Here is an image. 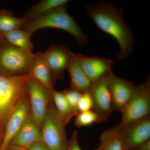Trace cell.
Masks as SVG:
<instances>
[{
  "label": "cell",
  "mask_w": 150,
  "mask_h": 150,
  "mask_svg": "<svg viewBox=\"0 0 150 150\" xmlns=\"http://www.w3.org/2000/svg\"><path fill=\"white\" fill-rule=\"evenodd\" d=\"M86 10L97 27L118 42L120 50L117 59L127 58L134 49V37L123 20L122 10L112 3L100 1L88 5Z\"/></svg>",
  "instance_id": "1"
},
{
  "label": "cell",
  "mask_w": 150,
  "mask_h": 150,
  "mask_svg": "<svg viewBox=\"0 0 150 150\" xmlns=\"http://www.w3.org/2000/svg\"><path fill=\"white\" fill-rule=\"evenodd\" d=\"M56 28L64 30L72 35L78 45L87 44L88 38L77 22L68 12L67 6L60 7L35 20L28 22L23 29L30 34L40 29Z\"/></svg>",
  "instance_id": "2"
},
{
  "label": "cell",
  "mask_w": 150,
  "mask_h": 150,
  "mask_svg": "<svg viewBox=\"0 0 150 150\" xmlns=\"http://www.w3.org/2000/svg\"><path fill=\"white\" fill-rule=\"evenodd\" d=\"M30 77L29 74L7 76L0 74V134L2 138L8 120L27 95Z\"/></svg>",
  "instance_id": "3"
},
{
  "label": "cell",
  "mask_w": 150,
  "mask_h": 150,
  "mask_svg": "<svg viewBox=\"0 0 150 150\" xmlns=\"http://www.w3.org/2000/svg\"><path fill=\"white\" fill-rule=\"evenodd\" d=\"M34 59L32 51L17 48L4 40L0 44V74L7 76L29 74Z\"/></svg>",
  "instance_id": "4"
},
{
  "label": "cell",
  "mask_w": 150,
  "mask_h": 150,
  "mask_svg": "<svg viewBox=\"0 0 150 150\" xmlns=\"http://www.w3.org/2000/svg\"><path fill=\"white\" fill-rule=\"evenodd\" d=\"M67 124L57 112L51 99L40 127L42 142L51 150H65L68 144Z\"/></svg>",
  "instance_id": "5"
},
{
  "label": "cell",
  "mask_w": 150,
  "mask_h": 150,
  "mask_svg": "<svg viewBox=\"0 0 150 150\" xmlns=\"http://www.w3.org/2000/svg\"><path fill=\"white\" fill-rule=\"evenodd\" d=\"M119 126L122 127L149 116L150 113V78L144 83L136 86L133 95L121 111Z\"/></svg>",
  "instance_id": "6"
},
{
  "label": "cell",
  "mask_w": 150,
  "mask_h": 150,
  "mask_svg": "<svg viewBox=\"0 0 150 150\" xmlns=\"http://www.w3.org/2000/svg\"><path fill=\"white\" fill-rule=\"evenodd\" d=\"M27 90L30 114L41 127L51 99V91L46 89L37 81L30 77L28 82Z\"/></svg>",
  "instance_id": "7"
},
{
  "label": "cell",
  "mask_w": 150,
  "mask_h": 150,
  "mask_svg": "<svg viewBox=\"0 0 150 150\" xmlns=\"http://www.w3.org/2000/svg\"><path fill=\"white\" fill-rule=\"evenodd\" d=\"M88 91L93 102V110L105 121L114 110L107 74L92 83Z\"/></svg>",
  "instance_id": "8"
},
{
  "label": "cell",
  "mask_w": 150,
  "mask_h": 150,
  "mask_svg": "<svg viewBox=\"0 0 150 150\" xmlns=\"http://www.w3.org/2000/svg\"><path fill=\"white\" fill-rule=\"evenodd\" d=\"M121 127L120 139L125 149H134L150 140V115Z\"/></svg>",
  "instance_id": "9"
},
{
  "label": "cell",
  "mask_w": 150,
  "mask_h": 150,
  "mask_svg": "<svg viewBox=\"0 0 150 150\" xmlns=\"http://www.w3.org/2000/svg\"><path fill=\"white\" fill-rule=\"evenodd\" d=\"M114 110L121 112L133 95L136 86L133 83L117 76L112 71L107 74Z\"/></svg>",
  "instance_id": "10"
},
{
  "label": "cell",
  "mask_w": 150,
  "mask_h": 150,
  "mask_svg": "<svg viewBox=\"0 0 150 150\" xmlns=\"http://www.w3.org/2000/svg\"><path fill=\"white\" fill-rule=\"evenodd\" d=\"M30 113L28 93L12 113L6 124L0 150H5L16 136L23 124Z\"/></svg>",
  "instance_id": "11"
},
{
  "label": "cell",
  "mask_w": 150,
  "mask_h": 150,
  "mask_svg": "<svg viewBox=\"0 0 150 150\" xmlns=\"http://www.w3.org/2000/svg\"><path fill=\"white\" fill-rule=\"evenodd\" d=\"M78 63L92 83L112 71L113 61L110 59L97 56H84L75 54Z\"/></svg>",
  "instance_id": "12"
},
{
  "label": "cell",
  "mask_w": 150,
  "mask_h": 150,
  "mask_svg": "<svg viewBox=\"0 0 150 150\" xmlns=\"http://www.w3.org/2000/svg\"><path fill=\"white\" fill-rule=\"evenodd\" d=\"M73 52L62 45H51L44 52L43 57L56 79H62L69 63Z\"/></svg>",
  "instance_id": "13"
},
{
  "label": "cell",
  "mask_w": 150,
  "mask_h": 150,
  "mask_svg": "<svg viewBox=\"0 0 150 150\" xmlns=\"http://www.w3.org/2000/svg\"><path fill=\"white\" fill-rule=\"evenodd\" d=\"M40 141H42L40 127L30 113L10 144L27 149L31 145Z\"/></svg>",
  "instance_id": "14"
},
{
  "label": "cell",
  "mask_w": 150,
  "mask_h": 150,
  "mask_svg": "<svg viewBox=\"0 0 150 150\" xmlns=\"http://www.w3.org/2000/svg\"><path fill=\"white\" fill-rule=\"evenodd\" d=\"M30 77L37 81L49 91L54 89L56 79L43 57L42 52L34 54V59L29 74Z\"/></svg>",
  "instance_id": "15"
},
{
  "label": "cell",
  "mask_w": 150,
  "mask_h": 150,
  "mask_svg": "<svg viewBox=\"0 0 150 150\" xmlns=\"http://www.w3.org/2000/svg\"><path fill=\"white\" fill-rule=\"evenodd\" d=\"M67 70L71 78L70 88L81 93L89 91L92 83L78 63L75 57L74 53H72Z\"/></svg>",
  "instance_id": "16"
},
{
  "label": "cell",
  "mask_w": 150,
  "mask_h": 150,
  "mask_svg": "<svg viewBox=\"0 0 150 150\" xmlns=\"http://www.w3.org/2000/svg\"><path fill=\"white\" fill-rule=\"evenodd\" d=\"M68 0H43L33 6L25 13L24 18L28 22L38 18L58 8L67 6Z\"/></svg>",
  "instance_id": "17"
},
{
  "label": "cell",
  "mask_w": 150,
  "mask_h": 150,
  "mask_svg": "<svg viewBox=\"0 0 150 150\" xmlns=\"http://www.w3.org/2000/svg\"><path fill=\"white\" fill-rule=\"evenodd\" d=\"M121 129V126L118 125L103 132L100 137L99 146L95 150L125 149L120 139Z\"/></svg>",
  "instance_id": "18"
},
{
  "label": "cell",
  "mask_w": 150,
  "mask_h": 150,
  "mask_svg": "<svg viewBox=\"0 0 150 150\" xmlns=\"http://www.w3.org/2000/svg\"><path fill=\"white\" fill-rule=\"evenodd\" d=\"M1 35L4 40L12 46L32 51L33 46L30 40L32 35L24 30H16Z\"/></svg>",
  "instance_id": "19"
},
{
  "label": "cell",
  "mask_w": 150,
  "mask_h": 150,
  "mask_svg": "<svg viewBox=\"0 0 150 150\" xmlns=\"http://www.w3.org/2000/svg\"><path fill=\"white\" fill-rule=\"evenodd\" d=\"M51 99L57 112L66 124L71 121L77 113L74 111L62 91L54 89L51 92Z\"/></svg>",
  "instance_id": "20"
},
{
  "label": "cell",
  "mask_w": 150,
  "mask_h": 150,
  "mask_svg": "<svg viewBox=\"0 0 150 150\" xmlns=\"http://www.w3.org/2000/svg\"><path fill=\"white\" fill-rule=\"evenodd\" d=\"M28 21L24 17H17L11 12L0 10V34L23 29Z\"/></svg>",
  "instance_id": "21"
},
{
  "label": "cell",
  "mask_w": 150,
  "mask_h": 150,
  "mask_svg": "<svg viewBox=\"0 0 150 150\" xmlns=\"http://www.w3.org/2000/svg\"><path fill=\"white\" fill-rule=\"evenodd\" d=\"M75 116L74 125L78 128L88 127L103 121L101 117L93 110L79 112Z\"/></svg>",
  "instance_id": "22"
},
{
  "label": "cell",
  "mask_w": 150,
  "mask_h": 150,
  "mask_svg": "<svg viewBox=\"0 0 150 150\" xmlns=\"http://www.w3.org/2000/svg\"><path fill=\"white\" fill-rule=\"evenodd\" d=\"M74 111L78 114L77 105L83 93L71 88L62 91Z\"/></svg>",
  "instance_id": "23"
},
{
  "label": "cell",
  "mask_w": 150,
  "mask_h": 150,
  "mask_svg": "<svg viewBox=\"0 0 150 150\" xmlns=\"http://www.w3.org/2000/svg\"><path fill=\"white\" fill-rule=\"evenodd\" d=\"M93 102L89 91L83 93L77 105L78 112L93 110Z\"/></svg>",
  "instance_id": "24"
},
{
  "label": "cell",
  "mask_w": 150,
  "mask_h": 150,
  "mask_svg": "<svg viewBox=\"0 0 150 150\" xmlns=\"http://www.w3.org/2000/svg\"><path fill=\"white\" fill-rule=\"evenodd\" d=\"M78 137V131L75 130L73 132L70 140L68 142L65 150H82L79 145Z\"/></svg>",
  "instance_id": "25"
},
{
  "label": "cell",
  "mask_w": 150,
  "mask_h": 150,
  "mask_svg": "<svg viewBox=\"0 0 150 150\" xmlns=\"http://www.w3.org/2000/svg\"><path fill=\"white\" fill-rule=\"evenodd\" d=\"M27 150H51L42 141L36 142L29 147Z\"/></svg>",
  "instance_id": "26"
},
{
  "label": "cell",
  "mask_w": 150,
  "mask_h": 150,
  "mask_svg": "<svg viewBox=\"0 0 150 150\" xmlns=\"http://www.w3.org/2000/svg\"><path fill=\"white\" fill-rule=\"evenodd\" d=\"M136 150H150V140L137 147L134 149Z\"/></svg>",
  "instance_id": "27"
},
{
  "label": "cell",
  "mask_w": 150,
  "mask_h": 150,
  "mask_svg": "<svg viewBox=\"0 0 150 150\" xmlns=\"http://www.w3.org/2000/svg\"><path fill=\"white\" fill-rule=\"evenodd\" d=\"M5 150H27L24 148L21 147L16 145L10 144Z\"/></svg>",
  "instance_id": "28"
},
{
  "label": "cell",
  "mask_w": 150,
  "mask_h": 150,
  "mask_svg": "<svg viewBox=\"0 0 150 150\" xmlns=\"http://www.w3.org/2000/svg\"><path fill=\"white\" fill-rule=\"evenodd\" d=\"M4 40L3 39L1 35V34H0V44H1V43L3 41H4Z\"/></svg>",
  "instance_id": "29"
},
{
  "label": "cell",
  "mask_w": 150,
  "mask_h": 150,
  "mask_svg": "<svg viewBox=\"0 0 150 150\" xmlns=\"http://www.w3.org/2000/svg\"><path fill=\"white\" fill-rule=\"evenodd\" d=\"M2 136H1V134H0V142H1H1H2Z\"/></svg>",
  "instance_id": "30"
},
{
  "label": "cell",
  "mask_w": 150,
  "mask_h": 150,
  "mask_svg": "<svg viewBox=\"0 0 150 150\" xmlns=\"http://www.w3.org/2000/svg\"><path fill=\"white\" fill-rule=\"evenodd\" d=\"M129 150L124 149V150Z\"/></svg>",
  "instance_id": "31"
}]
</instances>
